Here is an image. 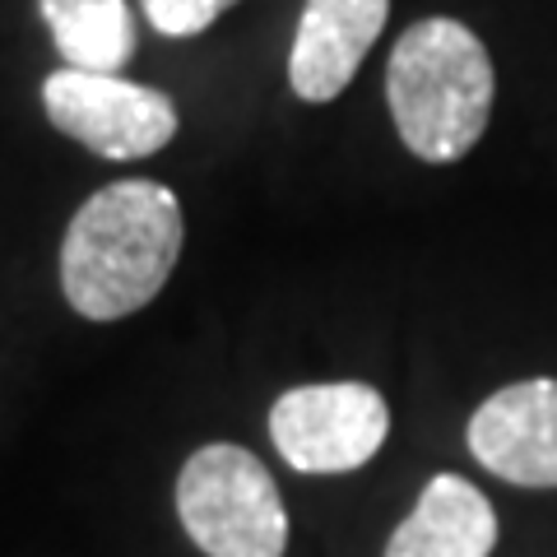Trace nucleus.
Segmentation results:
<instances>
[{
	"mask_svg": "<svg viewBox=\"0 0 557 557\" xmlns=\"http://www.w3.org/2000/svg\"><path fill=\"white\" fill-rule=\"evenodd\" d=\"M493 57L460 20H418L386 61V98L405 149L423 163H456L493 116Z\"/></svg>",
	"mask_w": 557,
	"mask_h": 557,
	"instance_id": "nucleus-2",
	"label": "nucleus"
},
{
	"mask_svg": "<svg viewBox=\"0 0 557 557\" xmlns=\"http://www.w3.org/2000/svg\"><path fill=\"white\" fill-rule=\"evenodd\" d=\"M391 0H307L288 51V84L302 102H335L381 38Z\"/></svg>",
	"mask_w": 557,
	"mask_h": 557,
	"instance_id": "nucleus-7",
	"label": "nucleus"
},
{
	"mask_svg": "<svg viewBox=\"0 0 557 557\" xmlns=\"http://www.w3.org/2000/svg\"><path fill=\"white\" fill-rule=\"evenodd\" d=\"M237 0H139L145 20L163 33V38H196L214 20H223Z\"/></svg>",
	"mask_w": 557,
	"mask_h": 557,
	"instance_id": "nucleus-10",
	"label": "nucleus"
},
{
	"mask_svg": "<svg viewBox=\"0 0 557 557\" xmlns=\"http://www.w3.org/2000/svg\"><path fill=\"white\" fill-rule=\"evenodd\" d=\"M469 450L507 483L557 487V381L534 376L487 395L469 418Z\"/></svg>",
	"mask_w": 557,
	"mask_h": 557,
	"instance_id": "nucleus-6",
	"label": "nucleus"
},
{
	"mask_svg": "<svg viewBox=\"0 0 557 557\" xmlns=\"http://www.w3.org/2000/svg\"><path fill=\"white\" fill-rule=\"evenodd\" d=\"M177 516L205 557H284V497L247 446L209 442L177 474Z\"/></svg>",
	"mask_w": 557,
	"mask_h": 557,
	"instance_id": "nucleus-3",
	"label": "nucleus"
},
{
	"mask_svg": "<svg viewBox=\"0 0 557 557\" xmlns=\"http://www.w3.org/2000/svg\"><path fill=\"white\" fill-rule=\"evenodd\" d=\"M274 450L298 474H348L362 469L391 437V409L368 381L293 386L270 409Z\"/></svg>",
	"mask_w": 557,
	"mask_h": 557,
	"instance_id": "nucleus-5",
	"label": "nucleus"
},
{
	"mask_svg": "<svg viewBox=\"0 0 557 557\" xmlns=\"http://www.w3.org/2000/svg\"><path fill=\"white\" fill-rule=\"evenodd\" d=\"M497 544L493 502L460 474L428 479L418 507L391 534L386 557H487Z\"/></svg>",
	"mask_w": 557,
	"mask_h": 557,
	"instance_id": "nucleus-8",
	"label": "nucleus"
},
{
	"mask_svg": "<svg viewBox=\"0 0 557 557\" xmlns=\"http://www.w3.org/2000/svg\"><path fill=\"white\" fill-rule=\"evenodd\" d=\"M38 14L70 70L121 75L139 47L131 0H38Z\"/></svg>",
	"mask_w": 557,
	"mask_h": 557,
	"instance_id": "nucleus-9",
	"label": "nucleus"
},
{
	"mask_svg": "<svg viewBox=\"0 0 557 557\" xmlns=\"http://www.w3.org/2000/svg\"><path fill=\"white\" fill-rule=\"evenodd\" d=\"M47 121L98 159L135 163L172 145L182 116L168 94L121 75H89V70H57L42 84Z\"/></svg>",
	"mask_w": 557,
	"mask_h": 557,
	"instance_id": "nucleus-4",
	"label": "nucleus"
},
{
	"mask_svg": "<svg viewBox=\"0 0 557 557\" xmlns=\"http://www.w3.org/2000/svg\"><path fill=\"white\" fill-rule=\"evenodd\" d=\"M186 237L177 190L126 177L94 190L61 242V293L84 321L135 317L163 293Z\"/></svg>",
	"mask_w": 557,
	"mask_h": 557,
	"instance_id": "nucleus-1",
	"label": "nucleus"
}]
</instances>
